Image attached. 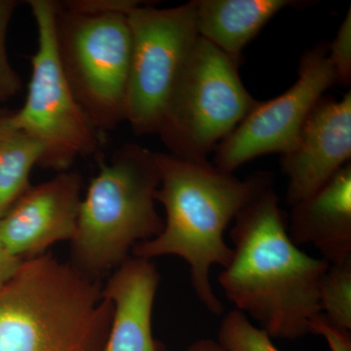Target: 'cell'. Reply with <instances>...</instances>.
<instances>
[{
    "instance_id": "cell-1",
    "label": "cell",
    "mask_w": 351,
    "mask_h": 351,
    "mask_svg": "<svg viewBox=\"0 0 351 351\" xmlns=\"http://www.w3.org/2000/svg\"><path fill=\"white\" fill-rule=\"evenodd\" d=\"M230 235L232 261L218 277L228 301L260 322L270 338L309 334V322L321 313L320 283L330 263L290 239L267 173L235 216Z\"/></svg>"
},
{
    "instance_id": "cell-2",
    "label": "cell",
    "mask_w": 351,
    "mask_h": 351,
    "mask_svg": "<svg viewBox=\"0 0 351 351\" xmlns=\"http://www.w3.org/2000/svg\"><path fill=\"white\" fill-rule=\"evenodd\" d=\"M156 156L160 171L156 200L162 204L166 219L160 234L138 243L132 254L145 260L177 256L186 261L196 297L210 313L221 315L225 306L212 288L210 271L214 265L226 269L232 261V248L223 234L265 173L242 181L207 160L163 152Z\"/></svg>"
},
{
    "instance_id": "cell-3",
    "label": "cell",
    "mask_w": 351,
    "mask_h": 351,
    "mask_svg": "<svg viewBox=\"0 0 351 351\" xmlns=\"http://www.w3.org/2000/svg\"><path fill=\"white\" fill-rule=\"evenodd\" d=\"M113 306L97 279L49 255L0 287V351H104Z\"/></svg>"
},
{
    "instance_id": "cell-4",
    "label": "cell",
    "mask_w": 351,
    "mask_h": 351,
    "mask_svg": "<svg viewBox=\"0 0 351 351\" xmlns=\"http://www.w3.org/2000/svg\"><path fill=\"white\" fill-rule=\"evenodd\" d=\"M159 186L156 152L138 144L113 152L82 197L69 263L98 280L128 260L136 245L160 234L164 219L156 208Z\"/></svg>"
},
{
    "instance_id": "cell-5",
    "label": "cell",
    "mask_w": 351,
    "mask_h": 351,
    "mask_svg": "<svg viewBox=\"0 0 351 351\" xmlns=\"http://www.w3.org/2000/svg\"><path fill=\"white\" fill-rule=\"evenodd\" d=\"M128 14L92 13L58 2V59L76 100L100 133L126 121L132 38Z\"/></svg>"
},
{
    "instance_id": "cell-6",
    "label": "cell",
    "mask_w": 351,
    "mask_h": 351,
    "mask_svg": "<svg viewBox=\"0 0 351 351\" xmlns=\"http://www.w3.org/2000/svg\"><path fill=\"white\" fill-rule=\"evenodd\" d=\"M239 64L199 36L157 133L168 154L207 160L257 105L242 82Z\"/></svg>"
},
{
    "instance_id": "cell-7",
    "label": "cell",
    "mask_w": 351,
    "mask_h": 351,
    "mask_svg": "<svg viewBox=\"0 0 351 351\" xmlns=\"http://www.w3.org/2000/svg\"><path fill=\"white\" fill-rule=\"evenodd\" d=\"M27 3L38 27V50L31 58L25 104L10 117L43 147L38 166L64 172L80 157L96 156L101 133L76 100L58 59L54 38L58 2L29 0Z\"/></svg>"
},
{
    "instance_id": "cell-8",
    "label": "cell",
    "mask_w": 351,
    "mask_h": 351,
    "mask_svg": "<svg viewBox=\"0 0 351 351\" xmlns=\"http://www.w3.org/2000/svg\"><path fill=\"white\" fill-rule=\"evenodd\" d=\"M127 18L132 55L126 121L137 135L157 134L199 38L195 1L171 8L142 3Z\"/></svg>"
},
{
    "instance_id": "cell-9",
    "label": "cell",
    "mask_w": 351,
    "mask_h": 351,
    "mask_svg": "<svg viewBox=\"0 0 351 351\" xmlns=\"http://www.w3.org/2000/svg\"><path fill=\"white\" fill-rule=\"evenodd\" d=\"M327 43L306 51L294 84L271 100L257 105L215 152V166L233 173L252 159L293 149L304 122L325 91L337 83Z\"/></svg>"
},
{
    "instance_id": "cell-10",
    "label": "cell",
    "mask_w": 351,
    "mask_h": 351,
    "mask_svg": "<svg viewBox=\"0 0 351 351\" xmlns=\"http://www.w3.org/2000/svg\"><path fill=\"white\" fill-rule=\"evenodd\" d=\"M82 178L64 171L31 186L0 218V240L16 257L43 255L52 245L75 237L82 201Z\"/></svg>"
},
{
    "instance_id": "cell-11",
    "label": "cell",
    "mask_w": 351,
    "mask_h": 351,
    "mask_svg": "<svg viewBox=\"0 0 351 351\" xmlns=\"http://www.w3.org/2000/svg\"><path fill=\"white\" fill-rule=\"evenodd\" d=\"M351 158V93L323 96L309 113L292 149L281 156L290 206L322 188Z\"/></svg>"
},
{
    "instance_id": "cell-12",
    "label": "cell",
    "mask_w": 351,
    "mask_h": 351,
    "mask_svg": "<svg viewBox=\"0 0 351 351\" xmlns=\"http://www.w3.org/2000/svg\"><path fill=\"white\" fill-rule=\"evenodd\" d=\"M159 276L151 260L129 258L103 287L112 302V324L104 351H166L152 334V311Z\"/></svg>"
},
{
    "instance_id": "cell-13",
    "label": "cell",
    "mask_w": 351,
    "mask_h": 351,
    "mask_svg": "<svg viewBox=\"0 0 351 351\" xmlns=\"http://www.w3.org/2000/svg\"><path fill=\"white\" fill-rule=\"evenodd\" d=\"M290 239L311 244L329 263L351 260V164L313 195L292 206Z\"/></svg>"
},
{
    "instance_id": "cell-14",
    "label": "cell",
    "mask_w": 351,
    "mask_h": 351,
    "mask_svg": "<svg viewBox=\"0 0 351 351\" xmlns=\"http://www.w3.org/2000/svg\"><path fill=\"white\" fill-rule=\"evenodd\" d=\"M291 0H195L200 38L240 62L242 50Z\"/></svg>"
},
{
    "instance_id": "cell-15",
    "label": "cell",
    "mask_w": 351,
    "mask_h": 351,
    "mask_svg": "<svg viewBox=\"0 0 351 351\" xmlns=\"http://www.w3.org/2000/svg\"><path fill=\"white\" fill-rule=\"evenodd\" d=\"M43 149L31 136L0 114V209H7L29 186L32 168L39 165Z\"/></svg>"
},
{
    "instance_id": "cell-16",
    "label": "cell",
    "mask_w": 351,
    "mask_h": 351,
    "mask_svg": "<svg viewBox=\"0 0 351 351\" xmlns=\"http://www.w3.org/2000/svg\"><path fill=\"white\" fill-rule=\"evenodd\" d=\"M319 304L332 325L351 331V260L330 263L321 280Z\"/></svg>"
},
{
    "instance_id": "cell-17",
    "label": "cell",
    "mask_w": 351,
    "mask_h": 351,
    "mask_svg": "<svg viewBox=\"0 0 351 351\" xmlns=\"http://www.w3.org/2000/svg\"><path fill=\"white\" fill-rule=\"evenodd\" d=\"M218 341L230 351H279L267 331L254 326L239 309H233L223 317Z\"/></svg>"
},
{
    "instance_id": "cell-18",
    "label": "cell",
    "mask_w": 351,
    "mask_h": 351,
    "mask_svg": "<svg viewBox=\"0 0 351 351\" xmlns=\"http://www.w3.org/2000/svg\"><path fill=\"white\" fill-rule=\"evenodd\" d=\"M18 6L15 0H0V101L10 100L23 89V82L17 71L9 62L6 51V34Z\"/></svg>"
},
{
    "instance_id": "cell-19",
    "label": "cell",
    "mask_w": 351,
    "mask_h": 351,
    "mask_svg": "<svg viewBox=\"0 0 351 351\" xmlns=\"http://www.w3.org/2000/svg\"><path fill=\"white\" fill-rule=\"evenodd\" d=\"M328 56L334 69L337 83L348 87L351 82V10L339 25L336 38L328 44Z\"/></svg>"
},
{
    "instance_id": "cell-20",
    "label": "cell",
    "mask_w": 351,
    "mask_h": 351,
    "mask_svg": "<svg viewBox=\"0 0 351 351\" xmlns=\"http://www.w3.org/2000/svg\"><path fill=\"white\" fill-rule=\"evenodd\" d=\"M142 3L136 0H68L60 4L64 8L84 12L129 14Z\"/></svg>"
},
{
    "instance_id": "cell-21",
    "label": "cell",
    "mask_w": 351,
    "mask_h": 351,
    "mask_svg": "<svg viewBox=\"0 0 351 351\" xmlns=\"http://www.w3.org/2000/svg\"><path fill=\"white\" fill-rule=\"evenodd\" d=\"M24 261L14 256L0 240V287L16 276Z\"/></svg>"
},
{
    "instance_id": "cell-22",
    "label": "cell",
    "mask_w": 351,
    "mask_h": 351,
    "mask_svg": "<svg viewBox=\"0 0 351 351\" xmlns=\"http://www.w3.org/2000/svg\"><path fill=\"white\" fill-rule=\"evenodd\" d=\"M186 351H230L223 348L218 341L211 339H198L191 343Z\"/></svg>"
},
{
    "instance_id": "cell-23",
    "label": "cell",
    "mask_w": 351,
    "mask_h": 351,
    "mask_svg": "<svg viewBox=\"0 0 351 351\" xmlns=\"http://www.w3.org/2000/svg\"><path fill=\"white\" fill-rule=\"evenodd\" d=\"M3 214H4V212H3V211H2V210H1V209H0V218H1L2 215H3Z\"/></svg>"
}]
</instances>
